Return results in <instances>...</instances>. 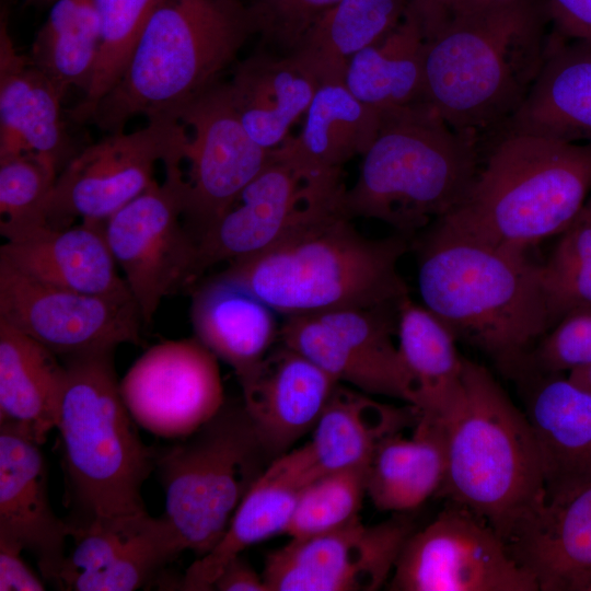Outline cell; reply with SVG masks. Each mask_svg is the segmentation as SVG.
I'll list each match as a JSON object with an SVG mask.
<instances>
[{"label": "cell", "instance_id": "43", "mask_svg": "<svg viewBox=\"0 0 591 591\" xmlns=\"http://www.w3.org/2000/svg\"><path fill=\"white\" fill-rule=\"evenodd\" d=\"M588 364H591V306L566 315L541 338L521 378L532 372L564 373Z\"/></svg>", "mask_w": 591, "mask_h": 591}, {"label": "cell", "instance_id": "7", "mask_svg": "<svg viewBox=\"0 0 591 591\" xmlns=\"http://www.w3.org/2000/svg\"><path fill=\"white\" fill-rule=\"evenodd\" d=\"M476 139L420 101L381 114L379 132L346 188L350 218L382 221L409 235L455 209L476 177Z\"/></svg>", "mask_w": 591, "mask_h": 591}, {"label": "cell", "instance_id": "34", "mask_svg": "<svg viewBox=\"0 0 591 591\" xmlns=\"http://www.w3.org/2000/svg\"><path fill=\"white\" fill-rule=\"evenodd\" d=\"M407 0H340L308 28L293 55L323 83H345L351 58L391 33Z\"/></svg>", "mask_w": 591, "mask_h": 591}, {"label": "cell", "instance_id": "23", "mask_svg": "<svg viewBox=\"0 0 591 591\" xmlns=\"http://www.w3.org/2000/svg\"><path fill=\"white\" fill-rule=\"evenodd\" d=\"M318 475L306 443L275 457L240 502L221 540L188 567L181 589L212 590L229 561L252 545L285 534L299 494Z\"/></svg>", "mask_w": 591, "mask_h": 591}, {"label": "cell", "instance_id": "39", "mask_svg": "<svg viewBox=\"0 0 591 591\" xmlns=\"http://www.w3.org/2000/svg\"><path fill=\"white\" fill-rule=\"evenodd\" d=\"M368 466L326 472L299 494L285 534L305 538L338 529L359 517L367 496Z\"/></svg>", "mask_w": 591, "mask_h": 591}, {"label": "cell", "instance_id": "32", "mask_svg": "<svg viewBox=\"0 0 591 591\" xmlns=\"http://www.w3.org/2000/svg\"><path fill=\"white\" fill-rule=\"evenodd\" d=\"M381 114L358 100L345 83H323L305 113L300 134L277 150L311 175L341 173L374 141Z\"/></svg>", "mask_w": 591, "mask_h": 591}, {"label": "cell", "instance_id": "45", "mask_svg": "<svg viewBox=\"0 0 591 591\" xmlns=\"http://www.w3.org/2000/svg\"><path fill=\"white\" fill-rule=\"evenodd\" d=\"M22 548L5 541H0V590L1 591H42L43 581L23 560Z\"/></svg>", "mask_w": 591, "mask_h": 591}, {"label": "cell", "instance_id": "35", "mask_svg": "<svg viewBox=\"0 0 591 591\" xmlns=\"http://www.w3.org/2000/svg\"><path fill=\"white\" fill-rule=\"evenodd\" d=\"M425 45L420 26L405 12L391 33L351 58L346 86L380 114L424 101Z\"/></svg>", "mask_w": 591, "mask_h": 591}, {"label": "cell", "instance_id": "26", "mask_svg": "<svg viewBox=\"0 0 591 591\" xmlns=\"http://www.w3.org/2000/svg\"><path fill=\"white\" fill-rule=\"evenodd\" d=\"M65 93L31 60L18 53L8 20L0 23V158L38 153L60 170L73 151L61 115Z\"/></svg>", "mask_w": 591, "mask_h": 591}, {"label": "cell", "instance_id": "2", "mask_svg": "<svg viewBox=\"0 0 591 591\" xmlns=\"http://www.w3.org/2000/svg\"><path fill=\"white\" fill-rule=\"evenodd\" d=\"M535 0H470L425 45L424 101L476 138L509 120L549 47Z\"/></svg>", "mask_w": 591, "mask_h": 591}, {"label": "cell", "instance_id": "30", "mask_svg": "<svg viewBox=\"0 0 591 591\" xmlns=\"http://www.w3.org/2000/svg\"><path fill=\"white\" fill-rule=\"evenodd\" d=\"M509 124L512 132L591 142V45L549 47Z\"/></svg>", "mask_w": 591, "mask_h": 591}, {"label": "cell", "instance_id": "44", "mask_svg": "<svg viewBox=\"0 0 591 591\" xmlns=\"http://www.w3.org/2000/svg\"><path fill=\"white\" fill-rule=\"evenodd\" d=\"M544 7L563 36L591 45V0H545Z\"/></svg>", "mask_w": 591, "mask_h": 591}, {"label": "cell", "instance_id": "29", "mask_svg": "<svg viewBox=\"0 0 591 591\" xmlns=\"http://www.w3.org/2000/svg\"><path fill=\"white\" fill-rule=\"evenodd\" d=\"M57 357L0 320V426L38 444L58 421L65 364Z\"/></svg>", "mask_w": 591, "mask_h": 591}, {"label": "cell", "instance_id": "31", "mask_svg": "<svg viewBox=\"0 0 591 591\" xmlns=\"http://www.w3.org/2000/svg\"><path fill=\"white\" fill-rule=\"evenodd\" d=\"M420 410L395 406L339 383L333 391L306 443L321 474L369 466L389 437L414 427Z\"/></svg>", "mask_w": 591, "mask_h": 591}, {"label": "cell", "instance_id": "9", "mask_svg": "<svg viewBox=\"0 0 591 591\" xmlns=\"http://www.w3.org/2000/svg\"><path fill=\"white\" fill-rule=\"evenodd\" d=\"M273 460L243 404L225 402L195 432L157 453L164 515L185 549L200 557L216 546Z\"/></svg>", "mask_w": 591, "mask_h": 591}, {"label": "cell", "instance_id": "38", "mask_svg": "<svg viewBox=\"0 0 591 591\" xmlns=\"http://www.w3.org/2000/svg\"><path fill=\"white\" fill-rule=\"evenodd\" d=\"M158 0H93L100 46L89 90L71 109L73 120L105 95L123 74Z\"/></svg>", "mask_w": 591, "mask_h": 591}, {"label": "cell", "instance_id": "5", "mask_svg": "<svg viewBox=\"0 0 591 591\" xmlns=\"http://www.w3.org/2000/svg\"><path fill=\"white\" fill-rule=\"evenodd\" d=\"M462 381L441 417L447 472L437 496L472 510L506 542L546 500L540 453L524 412L485 367L464 358Z\"/></svg>", "mask_w": 591, "mask_h": 591}, {"label": "cell", "instance_id": "28", "mask_svg": "<svg viewBox=\"0 0 591 591\" xmlns=\"http://www.w3.org/2000/svg\"><path fill=\"white\" fill-rule=\"evenodd\" d=\"M227 85L248 136L262 148L274 150L306 113L320 83L293 55L258 49L236 65Z\"/></svg>", "mask_w": 591, "mask_h": 591}, {"label": "cell", "instance_id": "20", "mask_svg": "<svg viewBox=\"0 0 591 591\" xmlns=\"http://www.w3.org/2000/svg\"><path fill=\"white\" fill-rule=\"evenodd\" d=\"M239 382L244 409L271 459L291 450L314 429L339 384L314 362L281 343Z\"/></svg>", "mask_w": 591, "mask_h": 591}, {"label": "cell", "instance_id": "15", "mask_svg": "<svg viewBox=\"0 0 591 591\" xmlns=\"http://www.w3.org/2000/svg\"><path fill=\"white\" fill-rule=\"evenodd\" d=\"M0 320L63 358L142 343L143 322L135 300L58 288L2 260Z\"/></svg>", "mask_w": 591, "mask_h": 591}, {"label": "cell", "instance_id": "49", "mask_svg": "<svg viewBox=\"0 0 591 591\" xmlns=\"http://www.w3.org/2000/svg\"><path fill=\"white\" fill-rule=\"evenodd\" d=\"M576 221L587 222L591 224V193L588 196L582 210L580 211Z\"/></svg>", "mask_w": 591, "mask_h": 591}, {"label": "cell", "instance_id": "16", "mask_svg": "<svg viewBox=\"0 0 591 591\" xmlns=\"http://www.w3.org/2000/svg\"><path fill=\"white\" fill-rule=\"evenodd\" d=\"M413 526L402 518L367 525L360 517L318 535L291 538L270 552L268 591H374L391 578Z\"/></svg>", "mask_w": 591, "mask_h": 591}, {"label": "cell", "instance_id": "13", "mask_svg": "<svg viewBox=\"0 0 591 591\" xmlns=\"http://www.w3.org/2000/svg\"><path fill=\"white\" fill-rule=\"evenodd\" d=\"M340 173L311 175L271 150L260 173L197 240L195 278L217 263L260 253L344 201Z\"/></svg>", "mask_w": 591, "mask_h": 591}, {"label": "cell", "instance_id": "46", "mask_svg": "<svg viewBox=\"0 0 591 591\" xmlns=\"http://www.w3.org/2000/svg\"><path fill=\"white\" fill-rule=\"evenodd\" d=\"M468 1L470 0H407L406 13L416 20L427 40Z\"/></svg>", "mask_w": 591, "mask_h": 591}, {"label": "cell", "instance_id": "4", "mask_svg": "<svg viewBox=\"0 0 591 591\" xmlns=\"http://www.w3.org/2000/svg\"><path fill=\"white\" fill-rule=\"evenodd\" d=\"M253 34L240 0H158L120 78L73 121L114 134L136 115L179 120Z\"/></svg>", "mask_w": 591, "mask_h": 591}, {"label": "cell", "instance_id": "33", "mask_svg": "<svg viewBox=\"0 0 591 591\" xmlns=\"http://www.w3.org/2000/svg\"><path fill=\"white\" fill-rule=\"evenodd\" d=\"M447 472L441 418L420 412L410 437L402 432L375 450L367 473V496L381 511L402 513L437 496Z\"/></svg>", "mask_w": 591, "mask_h": 591}, {"label": "cell", "instance_id": "48", "mask_svg": "<svg viewBox=\"0 0 591 591\" xmlns=\"http://www.w3.org/2000/svg\"><path fill=\"white\" fill-rule=\"evenodd\" d=\"M567 375L575 383L591 391V364L573 369Z\"/></svg>", "mask_w": 591, "mask_h": 591}, {"label": "cell", "instance_id": "19", "mask_svg": "<svg viewBox=\"0 0 591 591\" xmlns=\"http://www.w3.org/2000/svg\"><path fill=\"white\" fill-rule=\"evenodd\" d=\"M56 584L70 591H131L185 551L165 515L147 513L74 528Z\"/></svg>", "mask_w": 591, "mask_h": 591}, {"label": "cell", "instance_id": "21", "mask_svg": "<svg viewBox=\"0 0 591 591\" xmlns=\"http://www.w3.org/2000/svg\"><path fill=\"white\" fill-rule=\"evenodd\" d=\"M518 382L524 387V414L540 453L546 500L590 483L591 391L563 373L532 372Z\"/></svg>", "mask_w": 591, "mask_h": 591}, {"label": "cell", "instance_id": "22", "mask_svg": "<svg viewBox=\"0 0 591 591\" xmlns=\"http://www.w3.org/2000/svg\"><path fill=\"white\" fill-rule=\"evenodd\" d=\"M39 445L0 426V541L31 552L43 578L56 582L72 528L51 509Z\"/></svg>", "mask_w": 591, "mask_h": 591}, {"label": "cell", "instance_id": "14", "mask_svg": "<svg viewBox=\"0 0 591 591\" xmlns=\"http://www.w3.org/2000/svg\"><path fill=\"white\" fill-rule=\"evenodd\" d=\"M397 306L286 316L279 341L306 357L338 383L418 408L415 382L393 338L397 332Z\"/></svg>", "mask_w": 591, "mask_h": 591}, {"label": "cell", "instance_id": "40", "mask_svg": "<svg viewBox=\"0 0 591 591\" xmlns=\"http://www.w3.org/2000/svg\"><path fill=\"white\" fill-rule=\"evenodd\" d=\"M540 280L549 329L566 315L591 306V224L575 221L560 233Z\"/></svg>", "mask_w": 591, "mask_h": 591}, {"label": "cell", "instance_id": "10", "mask_svg": "<svg viewBox=\"0 0 591 591\" xmlns=\"http://www.w3.org/2000/svg\"><path fill=\"white\" fill-rule=\"evenodd\" d=\"M189 138L179 120L150 119L132 132L109 134L79 150L60 170L46 206V222L69 228L78 219L104 224L153 182L154 165L182 163Z\"/></svg>", "mask_w": 591, "mask_h": 591}, {"label": "cell", "instance_id": "8", "mask_svg": "<svg viewBox=\"0 0 591 591\" xmlns=\"http://www.w3.org/2000/svg\"><path fill=\"white\" fill-rule=\"evenodd\" d=\"M114 350L65 359L56 428L60 432L67 485L80 518L93 521L147 513L141 488L157 453L142 442L119 390Z\"/></svg>", "mask_w": 591, "mask_h": 591}, {"label": "cell", "instance_id": "51", "mask_svg": "<svg viewBox=\"0 0 591 591\" xmlns=\"http://www.w3.org/2000/svg\"><path fill=\"white\" fill-rule=\"evenodd\" d=\"M586 591H591V580L590 582L588 583L587 588H586Z\"/></svg>", "mask_w": 591, "mask_h": 591}, {"label": "cell", "instance_id": "25", "mask_svg": "<svg viewBox=\"0 0 591 591\" xmlns=\"http://www.w3.org/2000/svg\"><path fill=\"white\" fill-rule=\"evenodd\" d=\"M506 546L540 591H586L591 580V482L542 503Z\"/></svg>", "mask_w": 591, "mask_h": 591}, {"label": "cell", "instance_id": "24", "mask_svg": "<svg viewBox=\"0 0 591 591\" xmlns=\"http://www.w3.org/2000/svg\"><path fill=\"white\" fill-rule=\"evenodd\" d=\"M104 225V224H103ZM102 224L57 229L47 223L5 240L0 260L40 282L81 293L134 300Z\"/></svg>", "mask_w": 591, "mask_h": 591}, {"label": "cell", "instance_id": "11", "mask_svg": "<svg viewBox=\"0 0 591 591\" xmlns=\"http://www.w3.org/2000/svg\"><path fill=\"white\" fill-rule=\"evenodd\" d=\"M164 166L161 185L154 181L103 225L143 324L165 297L196 280L197 241L182 223L185 175L181 163Z\"/></svg>", "mask_w": 591, "mask_h": 591}, {"label": "cell", "instance_id": "50", "mask_svg": "<svg viewBox=\"0 0 591 591\" xmlns=\"http://www.w3.org/2000/svg\"><path fill=\"white\" fill-rule=\"evenodd\" d=\"M55 0H26L27 3H45V2H54Z\"/></svg>", "mask_w": 591, "mask_h": 591}, {"label": "cell", "instance_id": "1", "mask_svg": "<svg viewBox=\"0 0 591 591\" xmlns=\"http://www.w3.org/2000/svg\"><path fill=\"white\" fill-rule=\"evenodd\" d=\"M541 264L436 220L417 242L422 305L518 380L549 331Z\"/></svg>", "mask_w": 591, "mask_h": 591}, {"label": "cell", "instance_id": "12", "mask_svg": "<svg viewBox=\"0 0 591 591\" xmlns=\"http://www.w3.org/2000/svg\"><path fill=\"white\" fill-rule=\"evenodd\" d=\"M389 589L393 591H540L510 555L500 534L461 505L445 508L406 538Z\"/></svg>", "mask_w": 591, "mask_h": 591}, {"label": "cell", "instance_id": "3", "mask_svg": "<svg viewBox=\"0 0 591 591\" xmlns=\"http://www.w3.org/2000/svg\"><path fill=\"white\" fill-rule=\"evenodd\" d=\"M351 220L343 201L271 247L230 262L223 273L242 280L283 317L397 306L409 294L398 273L407 236L370 239Z\"/></svg>", "mask_w": 591, "mask_h": 591}, {"label": "cell", "instance_id": "37", "mask_svg": "<svg viewBox=\"0 0 591 591\" xmlns=\"http://www.w3.org/2000/svg\"><path fill=\"white\" fill-rule=\"evenodd\" d=\"M100 46L93 0H55L32 44L30 58L61 92L90 88Z\"/></svg>", "mask_w": 591, "mask_h": 591}, {"label": "cell", "instance_id": "47", "mask_svg": "<svg viewBox=\"0 0 591 591\" xmlns=\"http://www.w3.org/2000/svg\"><path fill=\"white\" fill-rule=\"evenodd\" d=\"M212 590L219 591H268L263 575H259L241 556L229 561L217 577Z\"/></svg>", "mask_w": 591, "mask_h": 591}, {"label": "cell", "instance_id": "27", "mask_svg": "<svg viewBox=\"0 0 591 591\" xmlns=\"http://www.w3.org/2000/svg\"><path fill=\"white\" fill-rule=\"evenodd\" d=\"M189 312L195 337L232 367L239 380L279 339L277 313L246 283L223 271L195 290Z\"/></svg>", "mask_w": 591, "mask_h": 591}, {"label": "cell", "instance_id": "42", "mask_svg": "<svg viewBox=\"0 0 591 591\" xmlns=\"http://www.w3.org/2000/svg\"><path fill=\"white\" fill-rule=\"evenodd\" d=\"M340 0H253L248 10L259 49L291 55L311 24Z\"/></svg>", "mask_w": 591, "mask_h": 591}, {"label": "cell", "instance_id": "36", "mask_svg": "<svg viewBox=\"0 0 591 591\" xmlns=\"http://www.w3.org/2000/svg\"><path fill=\"white\" fill-rule=\"evenodd\" d=\"M397 345L412 375L421 413L443 417L460 397L464 357L452 332L408 296L397 306Z\"/></svg>", "mask_w": 591, "mask_h": 591}, {"label": "cell", "instance_id": "18", "mask_svg": "<svg viewBox=\"0 0 591 591\" xmlns=\"http://www.w3.org/2000/svg\"><path fill=\"white\" fill-rule=\"evenodd\" d=\"M134 420L164 438H185L224 404L218 358L198 338L149 348L119 382Z\"/></svg>", "mask_w": 591, "mask_h": 591}, {"label": "cell", "instance_id": "6", "mask_svg": "<svg viewBox=\"0 0 591 591\" xmlns=\"http://www.w3.org/2000/svg\"><path fill=\"white\" fill-rule=\"evenodd\" d=\"M591 193V142L508 131L462 202L438 219L497 246L529 253L563 233Z\"/></svg>", "mask_w": 591, "mask_h": 591}, {"label": "cell", "instance_id": "41", "mask_svg": "<svg viewBox=\"0 0 591 591\" xmlns=\"http://www.w3.org/2000/svg\"><path fill=\"white\" fill-rule=\"evenodd\" d=\"M59 167L38 153L0 158V233L8 240L45 224L46 206Z\"/></svg>", "mask_w": 591, "mask_h": 591}, {"label": "cell", "instance_id": "17", "mask_svg": "<svg viewBox=\"0 0 591 591\" xmlns=\"http://www.w3.org/2000/svg\"><path fill=\"white\" fill-rule=\"evenodd\" d=\"M179 121L193 129L185 155L189 170L185 177L184 220L198 232V240L267 165L271 150L248 136L227 83H216L190 103Z\"/></svg>", "mask_w": 591, "mask_h": 591}]
</instances>
